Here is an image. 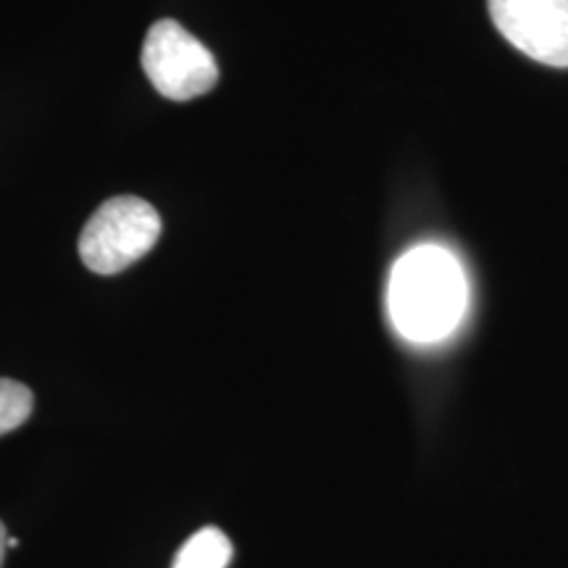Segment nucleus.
<instances>
[{"label": "nucleus", "instance_id": "f257e3e1", "mask_svg": "<svg viewBox=\"0 0 568 568\" xmlns=\"http://www.w3.org/2000/svg\"><path fill=\"white\" fill-rule=\"evenodd\" d=\"M468 284L460 261L439 245H418L397 258L387 305L397 335L432 345L450 337L464 322Z\"/></svg>", "mask_w": 568, "mask_h": 568}, {"label": "nucleus", "instance_id": "f03ea898", "mask_svg": "<svg viewBox=\"0 0 568 568\" xmlns=\"http://www.w3.org/2000/svg\"><path fill=\"white\" fill-rule=\"evenodd\" d=\"M161 237V216L151 203L134 195L105 201L80 234L82 264L90 272L111 276L130 268L151 253Z\"/></svg>", "mask_w": 568, "mask_h": 568}, {"label": "nucleus", "instance_id": "7ed1b4c3", "mask_svg": "<svg viewBox=\"0 0 568 568\" xmlns=\"http://www.w3.org/2000/svg\"><path fill=\"white\" fill-rule=\"evenodd\" d=\"M140 61L153 88L176 103L201 98L219 82L213 53L174 19L155 21L148 30Z\"/></svg>", "mask_w": 568, "mask_h": 568}, {"label": "nucleus", "instance_id": "20e7f679", "mask_svg": "<svg viewBox=\"0 0 568 568\" xmlns=\"http://www.w3.org/2000/svg\"><path fill=\"white\" fill-rule=\"evenodd\" d=\"M497 32L524 55L568 67V0H487Z\"/></svg>", "mask_w": 568, "mask_h": 568}, {"label": "nucleus", "instance_id": "39448f33", "mask_svg": "<svg viewBox=\"0 0 568 568\" xmlns=\"http://www.w3.org/2000/svg\"><path fill=\"white\" fill-rule=\"evenodd\" d=\"M232 560V542L222 529L195 531L176 552L172 568H226Z\"/></svg>", "mask_w": 568, "mask_h": 568}, {"label": "nucleus", "instance_id": "423d86ee", "mask_svg": "<svg viewBox=\"0 0 568 568\" xmlns=\"http://www.w3.org/2000/svg\"><path fill=\"white\" fill-rule=\"evenodd\" d=\"M34 397L30 387L13 379H0V437L19 429L32 414Z\"/></svg>", "mask_w": 568, "mask_h": 568}, {"label": "nucleus", "instance_id": "0eeeda50", "mask_svg": "<svg viewBox=\"0 0 568 568\" xmlns=\"http://www.w3.org/2000/svg\"><path fill=\"white\" fill-rule=\"evenodd\" d=\"M6 550H9V535H6V527H3V521H0V566H3Z\"/></svg>", "mask_w": 568, "mask_h": 568}]
</instances>
